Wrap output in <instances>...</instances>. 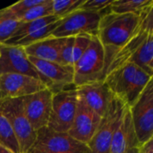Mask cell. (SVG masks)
I'll use <instances>...</instances> for the list:
<instances>
[{"mask_svg": "<svg viewBox=\"0 0 153 153\" xmlns=\"http://www.w3.org/2000/svg\"><path fill=\"white\" fill-rule=\"evenodd\" d=\"M142 13H114L109 11L102 13L96 36L105 48V71L117 50L125 46L136 32Z\"/></svg>", "mask_w": 153, "mask_h": 153, "instance_id": "6da1fadb", "label": "cell"}, {"mask_svg": "<svg viewBox=\"0 0 153 153\" xmlns=\"http://www.w3.org/2000/svg\"><path fill=\"white\" fill-rule=\"evenodd\" d=\"M152 80V75L135 64L129 63L107 74L103 81L113 95L130 108Z\"/></svg>", "mask_w": 153, "mask_h": 153, "instance_id": "7a4b0ae2", "label": "cell"}, {"mask_svg": "<svg viewBox=\"0 0 153 153\" xmlns=\"http://www.w3.org/2000/svg\"><path fill=\"white\" fill-rule=\"evenodd\" d=\"M105 66V48L99 38L93 35L89 48L73 65L74 85L79 87L87 83L103 81Z\"/></svg>", "mask_w": 153, "mask_h": 153, "instance_id": "3957f363", "label": "cell"}, {"mask_svg": "<svg viewBox=\"0 0 153 153\" xmlns=\"http://www.w3.org/2000/svg\"><path fill=\"white\" fill-rule=\"evenodd\" d=\"M0 113L6 118L17 138L21 153H27L33 145L37 132L25 117L22 99L0 100Z\"/></svg>", "mask_w": 153, "mask_h": 153, "instance_id": "277c9868", "label": "cell"}, {"mask_svg": "<svg viewBox=\"0 0 153 153\" xmlns=\"http://www.w3.org/2000/svg\"><path fill=\"white\" fill-rule=\"evenodd\" d=\"M127 108H129L119 99L114 97L107 113L102 117L95 134L87 144L91 153H109L113 135Z\"/></svg>", "mask_w": 153, "mask_h": 153, "instance_id": "5b68a950", "label": "cell"}, {"mask_svg": "<svg viewBox=\"0 0 153 153\" xmlns=\"http://www.w3.org/2000/svg\"><path fill=\"white\" fill-rule=\"evenodd\" d=\"M27 153H91L89 147L68 133L55 132L48 127L37 131V137Z\"/></svg>", "mask_w": 153, "mask_h": 153, "instance_id": "8992f818", "label": "cell"}, {"mask_svg": "<svg viewBox=\"0 0 153 153\" xmlns=\"http://www.w3.org/2000/svg\"><path fill=\"white\" fill-rule=\"evenodd\" d=\"M77 105L76 87L72 85L53 93L51 113L48 128L59 133H68L71 128Z\"/></svg>", "mask_w": 153, "mask_h": 153, "instance_id": "52a82bcc", "label": "cell"}, {"mask_svg": "<svg viewBox=\"0 0 153 153\" xmlns=\"http://www.w3.org/2000/svg\"><path fill=\"white\" fill-rule=\"evenodd\" d=\"M129 110L137 139L140 144L143 145L153 139L152 80Z\"/></svg>", "mask_w": 153, "mask_h": 153, "instance_id": "ba28073f", "label": "cell"}, {"mask_svg": "<svg viewBox=\"0 0 153 153\" xmlns=\"http://www.w3.org/2000/svg\"><path fill=\"white\" fill-rule=\"evenodd\" d=\"M30 64L39 74L40 81L53 93L74 85V67L28 56Z\"/></svg>", "mask_w": 153, "mask_h": 153, "instance_id": "9c48e42d", "label": "cell"}, {"mask_svg": "<svg viewBox=\"0 0 153 153\" xmlns=\"http://www.w3.org/2000/svg\"><path fill=\"white\" fill-rule=\"evenodd\" d=\"M102 13L78 9L64 17L60 24L50 34L56 38L75 37L80 34L96 35Z\"/></svg>", "mask_w": 153, "mask_h": 153, "instance_id": "30bf717a", "label": "cell"}, {"mask_svg": "<svg viewBox=\"0 0 153 153\" xmlns=\"http://www.w3.org/2000/svg\"><path fill=\"white\" fill-rule=\"evenodd\" d=\"M52 98L53 92L48 89L22 98L25 117L36 132L48 126L52 108Z\"/></svg>", "mask_w": 153, "mask_h": 153, "instance_id": "8fae6325", "label": "cell"}, {"mask_svg": "<svg viewBox=\"0 0 153 153\" xmlns=\"http://www.w3.org/2000/svg\"><path fill=\"white\" fill-rule=\"evenodd\" d=\"M101 118L77 95L76 111L68 134L74 140L87 145L95 134Z\"/></svg>", "mask_w": 153, "mask_h": 153, "instance_id": "7c38bea8", "label": "cell"}, {"mask_svg": "<svg viewBox=\"0 0 153 153\" xmlns=\"http://www.w3.org/2000/svg\"><path fill=\"white\" fill-rule=\"evenodd\" d=\"M47 89L39 79L20 74H6L0 75V100L6 99H22Z\"/></svg>", "mask_w": 153, "mask_h": 153, "instance_id": "4fadbf2b", "label": "cell"}, {"mask_svg": "<svg viewBox=\"0 0 153 153\" xmlns=\"http://www.w3.org/2000/svg\"><path fill=\"white\" fill-rule=\"evenodd\" d=\"M6 74H20L40 80L22 47L0 44V75Z\"/></svg>", "mask_w": 153, "mask_h": 153, "instance_id": "5bb4252c", "label": "cell"}, {"mask_svg": "<svg viewBox=\"0 0 153 153\" xmlns=\"http://www.w3.org/2000/svg\"><path fill=\"white\" fill-rule=\"evenodd\" d=\"M76 92L101 117L107 113L115 97L104 81L94 82L76 87Z\"/></svg>", "mask_w": 153, "mask_h": 153, "instance_id": "9a60e30c", "label": "cell"}, {"mask_svg": "<svg viewBox=\"0 0 153 153\" xmlns=\"http://www.w3.org/2000/svg\"><path fill=\"white\" fill-rule=\"evenodd\" d=\"M141 146L134 128L130 110L127 108L113 135L109 153H139Z\"/></svg>", "mask_w": 153, "mask_h": 153, "instance_id": "2e32d148", "label": "cell"}, {"mask_svg": "<svg viewBox=\"0 0 153 153\" xmlns=\"http://www.w3.org/2000/svg\"><path fill=\"white\" fill-rule=\"evenodd\" d=\"M65 39L66 38H56L49 36L26 46L23 48L28 56L61 64V51Z\"/></svg>", "mask_w": 153, "mask_h": 153, "instance_id": "e0dca14e", "label": "cell"}, {"mask_svg": "<svg viewBox=\"0 0 153 153\" xmlns=\"http://www.w3.org/2000/svg\"><path fill=\"white\" fill-rule=\"evenodd\" d=\"M62 18L56 16V15H49V16H46L38 20H34L31 22H22L19 27L17 28L16 31L13 33V35L4 43V45L6 46H13L14 43H16L18 40H20L21 39H22L23 37L27 36L30 33L34 32L37 30H39L45 26H48L51 23H54L56 22H57L58 20H60Z\"/></svg>", "mask_w": 153, "mask_h": 153, "instance_id": "ac0fdd59", "label": "cell"}, {"mask_svg": "<svg viewBox=\"0 0 153 153\" xmlns=\"http://www.w3.org/2000/svg\"><path fill=\"white\" fill-rule=\"evenodd\" d=\"M131 63L153 76V33H150L144 39L134 55Z\"/></svg>", "mask_w": 153, "mask_h": 153, "instance_id": "d6986e66", "label": "cell"}, {"mask_svg": "<svg viewBox=\"0 0 153 153\" xmlns=\"http://www.w3.org/2000/svg\"><path fill=\"white\" fill-rule=\"evenodd\" d=\"M153 5L152 0H113L108 11L114 13H142Z\"/></svg>", "mask_w": 153, "mask_h": 153, "instance_id": "ffe728a7", "label": "cell"}, {"mask_svg": "<svg viewBox=\"0 0 153 153\" xmlns=\"http://www.w3.org/2000/svg\"><path fill=\"white\" fill-rule=\"evenodd\" d=\"M0 145L14 153H21L17 138L6 118L0 113Z\"/></svg>", "mask_w": 153, "mask_h": 153, "instance_id": "44dd1931", "label": "cell"}, {"mask_svg": "<svg viewBox=\"0 0 153 153\" xmlns=\"http://www.w3.org/2000/svg\"><path fill=\"white\" fill-rule=\"evenodd\" d=\"M52 0H43L40 4L29 8L22 13H21L17 20L20 22H27L34 20H38L46 16L54 15L51 5Z\"/></svg>", "mask_w": 153, "mask_h": 153, "instance_id": "7402d4cb", "label": "cell"}, {"mask_svg": "<svg viewBox=\"0 0 153 153\" xmlns=\"http://www.w3.org/2000/svg\"><path fill=\"white\" fill-rule=\"evenodd\" d=\"M62 19H60L57 22H56L54 23H51V24H49L48 26H45V27H43V28H41L39 30H35L32 33L28 34L27 36H25L22 39H21L20 40H18L16 43H14L13 46H17V47L24 48L26 46H29V45H30L32 43H35L37 41H39V40H41L43 39H46V38L49 37L50 34L60 24Z\"/></svg>", "mask_w": 153, "mask_h": 153, "instance_id": "603a6c76", "label": "cell"}, {"mask_svg": "<svg viewBox=\"0 0 153 153\" xmlns=\"http://www.w3.org/2000/svg\"><path fill=\"white\" fill-rule=\"evenodd\" d=\"M84 0H52L53 14L64 18L73 12L80 9Z\"/></svg>", "mask_w": 153, "mask_h": 153, "instance_id": "cb8c5ba5", "label": "cell"}, {"mask_svg": "<svg viewBox=\"0 0 153 153\" xmlns=\"http://www.w3.org/2000/svg\"><path fill=\"white\" fill-rule=\"evenodd\" d=\"M92 36L93 35H91V34H80L74 37V42L73 51H72V65H73L89 48Z\"/></svg>", "mask_w": 153, "mask_h": 153, "instance_id": "d4e9b609", "label": "cell"}, {"mask_svg": "<svg viewBox=\"0 0 153 153\" xmlns=\"http://www.w3.org/2000/svg\"><path fill=\"white\" fill-rule=\"evenodd\" d=\"M21 23L16 19L0 20V44H4L12 37Z\"/></svg>", "mask_w": 153, "mask_h": 153, "instance_id": "484cf974", "label": "cell"}, {"mask_svg": "<svg viewBox=\"0 0 153 153\" xmlns=\"http://www.w3.org/2000/svg\"><path fill=\"white\" fill-rule=\"evenodd\" d=\"M112 1L113 0H84L80 9L91 13H102L103 11L108 8Z\"/></svg>", "mask_w": 153, "mask_h": 153, "instance_id": "4316f807", "label": "cell"}, {"mask_svg": "<svg viewBox=\"0 0 153 153\" xmlns=\"http://www.w3.org/2000/svg\"><path fill=\"white\" fill-rule=\"evenodd\" d=\"M74 42V37H67L65 39V44L61 51V65H72V51Z\"/></svg>", "mask_w": 153, "mask_h": 153, "instance_id": "83f0119b", "label": "cell"}, {"mask_svg": "<svg viewBox=\"0 0 153 153\" xmlns=\"http://www.w3.org/2000/svg\"><path fill=\"white\" fill-rule=\"evenodd\" d=\"M139 153H153V139L143 144L140 148Z\"/></svg>", "mask_w": 153, "mask_h": 153, "instance_id": "f1b7e54d", "label": "cell"}, {"mask_svg": "<svg viewBox=\"0 0 153 153\" xmlns=\"http://www.w3.org/2000/svg\"><path fill=\"white\" fill-rule=\"evenodd\" d=\"M0 153H14L12 151H10L9 149L5 148V147H3L0 145Z\"/></svg>", "mask_w": 153, "mask_h": 153, "instance_id": "f546056e", "label": "cell"}]
</instances>
